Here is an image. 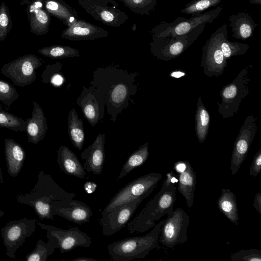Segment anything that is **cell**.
I'll list each match as a JSON object with an SVG mask.
<instances>
[{"label": "cell", "mask_w": 261, "mask_h": 261, "mask_svg": "<svg viewBox=\"0 0 261 261\" xmlns=\"http://www.w3.org/2000/svg\"><path fill=\"white\" fill-rule=\"evenodd\" d=\"M137 73H129L126 70L113 66L99 67L93 74L90 86L104 97L107 113L113 122L123 110L127 109L130 96L138 91L135 84Z\"/></svg>", "instance_id": "obj_1"}, {"label": "cell", "mask_w": 261, "mask_h": 261, "mask_svg": "<svg viewBox=\"0 0 261 261\" xmlns=\"http://www.w3.org/2000/svg\"><path fill=\"white\" fill-rule=\"evenodd\" d=\"M173 171L168 172L161 189L146 204L142 210L129 222L127 228L130 233L144 232L154 227L156 221L165 215L172 214L176 201V182Z\"/></svg>", "instance_id": "obj_2"}, {"label": "cell", "mask_w": 261, "mask_h": 261, "mask_svg": "<svg viewBox=\"0 0 261 261\" xmlns=\"http://www.w3.org/2000/svg\"><path fill=\"white\" fill-rule=\"evenodd\" d=\"M75 196V193H69L60 187L51 176L45 174L41 168L34 188L27 193L17 195L16 201L33 207L42 220H54V216L51 213L52 202L56 200L73 199Z\"/></svg>", "instance_id": "obj_3"}, {"label": "cell", "mask_w": 261, "mask_h": 261, "mask_svg": "<svg viewBox=\"0 0 261 261\" xmlns=\"http://www.w3.org/2000/svg\"><path fill=\"white\" fill-rule=\"evenodd\" d=\"M161 220L153 229L143 236L134 237L115 241L108 246V250L113 261H130L146 257L149 252L158 245Z\"/></svg>", "instance_id": "obj_4"}, {"label": "cell", "mask_w": 261, "mask_h": 261, "mask_svg": "<svg viewBox=\"0 0 261 261\" xmlns=\"http://www.w3.org/2000/svg\"><path fill=\"white\" fill-rule=\"evenodd\" d=\"M162 178V175L151 172L129 182L113 197L101 213L105 217L113 209L140 197H148Z\"/></svg>", "instance_id": "obj_5"}, {"label": "cell", "mask_w": 261, "mask_h": 261, "mask_svg": "<svg viewBox=\"0 0 261 261\" xmlns=\"http://www.w3.org/2000/svg\"><path fill=\"white\" fill-rule=\"evenodd\" d=\"M249 67L246 66L220 91L221 102H218V112L223 118H231L237 113L243 99L249 93Z\"/></svg>", "instance_id": "obj_6"}, {"label": "cell", "mask_w": 261, "mask_h": 261, "mask_svg": "<svg viewBox=\"0 0 261 261\" xmlns=\"http://www.w3.org/2000/svg\"><path fill=\"white\" fill-rule=\"evenodd\" d=\"M227 30L226 24H223L213 33L203 47L201 65L208 77L221 75L227 66V60L220 48L222 40L227 35Z\"/></svg>", "instance_id": "obj_7"}, {"label": "cell", "mask_w": 261, "mask_h": 261, "mask_svg": "<svg viewBox=\"0 0 261 261\" xmlns=\"http://www.w3.org/2000/svg\"><path fill=\"white\" fill-rule=\"evenodd\" d=\"M42 65L40 59L34 54L19 57L6 63L1 72L9 78L13 83L23 87L33 83L37 77L36 70Z\"/></svg>", "instance_id": "obj_8"}, {"label": "cell", "mask_w": 261, "mask_h": 261, "mask_svg": "<svg viewBox=\"0 0 261 261\" xmlns=\"http://www.w3.org/2000/svg\"><path fill=\"white\" fill-rule=\"evenodd\" d=\"M189 224L187 213L181 208H176L164 220L160 231L159 242L167 248L186 243Z\"/></svg>", "instance_id": "obj_9"}, {"label": "cell", "mask_w": 261, "mask_h": 261, "mask_svg": "<svg viewBox=\"0 0 261 261\" xmlns=\"http://www.w3.org/2000/svg\"><path fill=\"white\" fill-rule=\"evenodd\" d=\"M37 221L27 218L12 220L2 228L1 235L7 250L6 254L9 257L16 258L17 250L23 244L25 239L35 231Z\"/></svg>", "instance_id": "obj_10"}, {"label": "cell", "mask_w": 261, "mask_h": 261, "mask_svg": "<svg viewBox=\"0 0 261 261\" xmlns=\"http://www.w3.org/2000/svg\"><path fill=\"white\" fill-rule=\"evenodd\" d=\"M36 223L41 228L46 230L48 239L56 241L57 247L62 253L71 251L77 247H88L91 245V238L77 227L64 230L38 221Z\"/></svg>", "instance_id": "obj_11"}, {"label": "cell", "mask_w": 261, "mask_h": 261, "mask_svg": "<svg viewBox=\"0 0 261 261\" xmlns=\"http://www.w3.org/2000/svg\"><path fill=\"white\" fill-rule=\"evenodd\" d=\"M256 118L249 115L241 126L234 143L230 161V170L234 175L246 158L257 131Z\"/></svg>", "instance_id": "obj_12"}, {"label": "cell", "mask_w": 261, "mask_h": 261, "mask_svg": "<svg viewBox=\"0 0 261 261\" xmlns=\"http://www.w3.org/2000/svg\"><path fill=\"white\" fill-rule=\"evenodd\" d=\"M77 2L95 20L107 25L118 27L128 19L127 14L116 7L98 0H77Z\"/></svg>", "instance_id": "obj_13"}, {"label": "cell", "mask_w": 261, "mask_h": 261, "mask_svg": "<svg viewBox=\"0 0 261 261\" xmlns=\"http://www.w3.org/2000/svg\"><path fill=\"white\" fill-rule=\"evenodd\" d=\"M146 198L142 197L123 204L99 219L102 233L110 236L123 228L132 218L138 206Z\"/></svg>", "instance_id": "obj_14"}, {"label": "cell", "mask_w": 261, "mask_h": 261, "mask_svg": "<svg viewBox=\"0 0 261 261\" xmlns=\"http://www.w3.org/2000/svg\"><path fill=\"white\" fill-rule=\"evenodd\" d=\"M76 103L85 118L92 126L104 118L105 101L103 96L92 86L84 87Z\"/></svg>", "instance_id": "obj_15"}, {"label": "cell", "mask_w": 261, "mask_h": 261, "mask_svg": "<svg viewBox=\"0 0 261 261\" xmlns=\"http://www.w3.org/2000/svg\"><path fill=\"white\" fill-rule=\"evenodd\" d=\"M51 213L53 216H59L79 225L88 223L93 216L89 206L81 201L72 199L53 201Z\"/></svg>", "instance_id": "obj_16"}, {"label": "cell", "mask_w": 261, "mask_h": 261, "mask_svg": "<svg viewBox=\"0 0 261 261\" xmlns=\"http://www.w3.org/2000/svg\"><path fill=\"white\" fill-rule=\"evenodd\" d=\"M173 169L178 176V191L185 198L187 206L191 208L193 204L196 189V172L188 161L174 163Z\"/></svg>", "instance_id": "obj_17"}, {"label": "cell", "mask_w": 261, "mask_h": 261, "mask_svg": "<svg viewBox=\"0 0 261 261\" xmlns=\"http://www.w3.org/2000/svg\"><path fill=\"white\" fill-rule=\"evenodd\" d=\"M188 33L171 37L168 42L153 41L150 43L152 54L165 61L172 60L181 54L192 43Z\"/></svg>", "instance_id": "obj_18"}, {"label": "cell", "mask_w": 261, "mask_h": 261, "mask_svg": "<svg viewBox=\"0 0 261 261\" xmlns=\"http://www.w3.org/2000/svg\"><path fill=\"white\" fill-rule=\"evenodd\" d=\"M108 35V32L104 29L78 19L63 31L61 37L71 41H88L106 38Z\"/></svg>", "instance_id": "obj_19"}, {"label": "cell", "mask_w": 261, "mask_h": 261, "mask_svg": "<svg viewBox=\"0 0 261 261\" xmlns=\"http://www.w3.org/2000/svg\"><path fill=\"white\" fill-rule=\"evenodd\" d=\"M222 7L219 6L213 10L196 15L177 25L167 28L159 35L154 36L158 38L171 37L182 35L191 32L198 26L206 23H212L220 13Z\"/></svg>", "instance_id": "obj_20"}, {"label": "cell", "mask_w": 261, "mask_h": 261, "mask_svg": "<svg viewBox=\"0 0 261 261\" xmlns=\"http://www.w3.org/2000/svg\"><path fill=\"white\" fill-rule=\"evenodd\" d=\"M106 138L105 134H99L93 142L81 154L82 160L85 161L83 167L86 171L94 174H100L105 162Z\"/></svg>", "instance_id": "obj_21"}, {"label": "cell", "mask_w": 261, "mask_h": 261, "mask_svg": "<svg viewBox=\"0 0 261 261\" xmlns=\"http://www.w3.org/2000/svg\"><path fill=\"white\" fill-rule=\"evenodd\" d=\"M27 14L32 33L44 35L49 31L50 15L44 6V0H34L27 8Z\"/></svg>", "instance_id": "obj_22"}, {"label": "cell", "mask_w": 261, "mask_h": 261, "mask_svg": "<svg viewBox=\"0 0 261 261\" xmlns=\"http://www.w3.org/2000/svg\"><path fill=\"white\" fill-rule=\"evenodd\" d=\"M25 121L28 141L38 144L45 137L48 128L43 111L37 102H33L32 117Z\"/></svg>", "instance_id": "obj_23"}, {"label": "cell", "mask_w": 261, "mask_h": 261, "mask_svg": "<svg viewBox=\"0 0 261 261\" xmlns=\"http://www.w3.org/2000/svg\"><path fill=\"white\" fill-rule=\"evenodd\" d=\"M4 151L8 173L11 177H16L24 164L25 152L20 144L9 138L4 140Z\"/></svg>", "instance_id": "obj_24"}, {"label": "cell", "mask_w": 261, "mask_h": 261, "mask_svg": "<svg viewBox=\"0 0 261 261\" xmlns=\"http://www.w3.org/2000/svg\"><path fill=\"white\" fill-rule=\"evenodd\" d=\"M57 162L61 171L66 174L83 179L86 172L76 154L68 147L62 145L57 151Z\"/></svg>", "instance_id": "obj_25"}, {"label": "cell", "mask_w": 261, "mask_h": 261, "mask_svg": "<svg viewBox=\"0 0 261 261\" xmlns=\"http://www.w3.org/2000/svg\"><path fill=\"white\" fill-rule=\"evenodd\" d=\"M44 6L50 15L67 27L78 19L77 11L63 0H44Z\"/></svg>", "instance_id": "obj_26"}, {"label": "cell", "mask_w": 261, "mask_h": 261, "mask_svg": "<svg viewBox=\"0 0 261 261\" xmlns=\"http://www.w3.org/2000/svg\"><path fill=\"white\" fill-rule=\"evenodd\" d=\"M230 27L235 38L245 40L252 35L257 25L248 14L242 12L229 17Z\"/></svg>", "instance_id": "obj_27"}, {"label": "cell", "mask_w": 261, "mask_h": 261, "mask_svg": "<svg viewBox=\"0 0 261 261\" xmlns=\"http://www.w3.org/2000/svg\"><path fill=\"white\" fill-rule=\"evenodd\" d=\"M67 123L68 133L71 143L77 149L82 150L85 142L84 124L74 108L67 114Z\"/></svg>", "instance_id": "obj_28"}, {"label": "cell", "mask_w": 261, "mask_h": 261, "mask_svg": "<svg viewBox=\"0 0 261 261\" xmlns=\"http://www.w3.org/2000/svg\"><path fill=\"white\" fill-rule=\"evenodd\" d=\"M217 205L220 211L237 226L239 215L235 194L229 189L223 188L218 200Z\"/></svg>", "instance_id": "obj_29"}, {"label": "cell", "mask_w": 261, "mask_h": 261, "mask_svg": "<svg viewBox=\"0 0 261 261\" xmlns=\"http://www.w3.org/2000/svg\"><path fill=\"white\" fill-rule=\"evenodd\" d=\"M148 143L146 142L141 145L128 158L122 167L119 175L117 178V180L121 179L146 161L149 155Z\"/></svg>", "instance_id": "obj_30"}, {"label": "cell", "mask_w": 261, "mask_h": 261, "mask_svg": "<svg viewBox=\"0 0 261 261\" xmlns=\"http://www.w3.org/2000/svg\"><path fill=\"white\" fill-rule=\"evenodd\" d=\"M210 120L208 112L199 96L195 115V132L198 141L201 143L204 142L208 134Z\"/></svg>", "instance_id": "obj_31"}, {"label": "cell", "mask_w": 261, "mask_h": 261, "mask_svg": "<svg viewBox=\"0 0 261 261\" xmlns=\"http://www.w3.org/2000/svg\"><path fill=\"white\" fill-rule=\"evenodd\" d=\"M57 248V243L53 239H48L47 243H45L41 239H39L34 249L26 255L25 260L27 261H46L49 255L53 254Z\"/></svg>", "instance_id": "obj_32"}, {"label": "cell", "mask_w": 261, "mask_h": 261, "mask_svg": "<svg viewBox=\"0 0 261 261\" xmlns=\"http://www.w3.org/2000/svg\"><path fill=\"white\" fill-rule=\"evenodd\" d=\"M38 53L53 59L80 57L79 51L69 46L54 45L40 48Z\"/></svg>", "instance_id": "obj_33"}, {"label": "cell", "mask_w": 261, "mask_h": 261, "mask_svg": "<svg viewBox=\"0 0 261 261\" xmlns=\"http://www.w3.org/2000/svg\"><path fill=\"white\" fill-rule=\"evenodd\" d=\"M222 53L227 60L231 57L245 54L249 49L248 44L227 40V35L225 36L220 43Z\"/></svg>", "instance_id": "obj_34"}, {"label": "cell", "mask_w": 261, "mask_h": 261, "mask_svg": "<svg viewBox=\"0 0 261 261\" xmlns=\"http://www.w3.org/2000/svg\"><path fill=\"white\" fill-rule=\"evenodd\" d=\"M0 127L15 132H24L25 121L11 113L0 110Z\"/></svg>", "instance_id": "obj_35"}, {"label": "cell", "mask_w": 261, "mask_h": 261, "mask_svg": "<svg viewBox=\"0 0 261 261\" xmlns=\"http://www.w3.org/2000/svg\"><path fill=\"white\" fill-rule=\"evenodd\" d=\"M42 74L41 80L45 84L50 83L55 86H60L63 82V78L58 73L61 69L60 63L47 65Z\"/></svg>", "instance_id": "obj_36"}, {"label": "cell", "mask_w": 261, "mask_h": 261, "mask_svg": "<svg viewBox=\"0 0 261 261\" xmlns=\"http://www.w3.org/2000/svg\"><path fill=\"white\" fill-rule=\"evenodd\" d=\"M156 0H123L124 5L132 12L139 14H149Z\"/></svg>", "instance_id": "obj_37"}, {"label": "cell", "mask_w": 261, "mask_h": 261, "mask_svg": "<svg viewBox=\"0 0 261 261\" xmlns=\"http://www.w3.org/2000/svg\"><path fill=\"white\" fill-rule=\"evenodd\" d=\"M222 0H195L187 4L181 12L186 14H197L218 5Z\"/></svg>", "instance_id": "obj_38"}, {"label": "cell", "mask_w": 261, "mask_h": 261, "mask_svg": "<svg viewBox=\"0 0 261 261\" xmlns=\"http://www.w3.org/2000/svg\"><path fill=\"white\" fill-rule=\"evenodd\" d=\"M12 27L9 9L4 3L0 5V41H4Z\"/></svg>", "instance_id": "obj_39"}, {"label": "cell", "mask_w": 261, "mask_h": 261, "mask_svg": "<svg viewBox=\"0 0 261 261\" xmlns=\"http://www.w3.org/2000/svg\"><path fill=\"white\" fill-rule=\"evenodd\" d=\"M19 97L16 89L10 83L0 80V101L10 106Z\"/></svg>", "instance_id": "obj_40"}, {"label": "cell", "mask_w": 261, "mask_h": 261, "mask_svg": "<svg viewBox=\"0 0 261 261\" xmlns=\"http://www.w3.org/2000/svg\"><path fill=\"white\" fill-rule=\"evenodd\" d=\"M230 258L232 261H260L261 250L257 249H243L232 253Z\"/></svg>", "instance_id": "obj_41"}, {"label": "cell", "mask_w": 261, "mask_h": 261, "mask_svg": "<svg viewBox=\"0 0 261 261\" xmlns=\"http://www.w3.org/2000/svg\"><path fill=\"white\" fill-rule=\"evenodd\" d=\"M261 171V148L254 155L249 168V175L256 176Z\"/></svg>", "instance_id": "obj_42"}, {"label": "cell", "mask_w": 261, "mask_h": 261, "mask_svg": "<svg viewBox=\"0 0 261 261\" xmlns=\"http://www.w3.org/2000/svg\"><path fill=\"white\" fill-rule=\"evenodd\" d=\"M253 206L256 211L261 215V192L255 194L253 199Z\"/></svg>", "instance_id": "obj_43"}, {"label": "cell", "mask_w": 261, "mask_h": 261, "mask_svg": "<svg viewBox=\"0 0 261 261\" xmlns=\"http://www.w3.org/2000/svg\"><path fill=\"white\" fill-rule=\"evenodd\" d=\"M96 188V184L93 181H87L84 185V190L88 194L94 193Z\"/></svg>", "instance_id": "obj_44"}, {"label": "cell", "mask_w": 261, "mask_h": 261, "mask_svg": "<svg viewBox=\"0 0 261 261\" xmlns=\"http://www.w3.org/2000/svg\"><path fill=\"white\" fill-rule=\"evenodd\" d=\"M96 259L88 257H80L74 258L71 260V261H96Z\"/></svg>", "instance_id": "obj_45"}, {"label": "cell", "mask_w": 261, "mask_h": 261, "mask_svg": "<svg viewBox=\"0 0 261 261\" xmlns=\"http://www.w3.org/2000/svg\"><path fill=\"white\" fill-rule=\"evenodd\" d=\"M106 4H111L113 6L117 7L118 4L114 0H98Z\"/></svg>", "instance_id": "obj_46"}, {"label": "cell", "mask_w": 261, "mask_h": 261, "mask_svg": "<svg viewBox=\"0 0 261 261\" xmlns=\"http://www.w3.org/2000/svg\"><path fill=\"white\" fill-rule=\"evenodd\" d=\"M249 2L251 4L261 5V0H250Z\"/></svg>", "instance_id": "obj_47"}, {"label": "cell", "mask_w": 261, "mask_h": 261, "mask_svg": "<svg viewBox=\"0 0 261 261\" xmlns=\"http://www.w3.org/2000/svg\"><path fill=\"white\" fill-rule=\"evenodd\" d=\"M4 215V212L1 210H0V218L2 217Z\"/></svg>", "instance_id": "obj_48"}, {"label": "cell", "mask_w": 261, "mask_h": 261, "mask_svg": "<svg viewBox=\"0 0 261 261\" xmlns=\"http://www.w3.org/2000/svg\"><path fill=\"white\" fill-rule=\"evenodd\" d=\"M119 1H121V2H123V0H119Z\"/></svg>", "instance_id": "obj_49"}, {"label": "cell", "mask_w": 261, "mask_h": 261, "mask_svg": "<svg viewBox=\"0 0 261 261\" xmlns=\"http://www.w3.org/2000/svg\"><path fill=\"white\" fill-rule=\"evenodd\" d=\"M34 1V0H33V1Z\"/></svg>", "instance_id": "obj_50"}]
</instances>
